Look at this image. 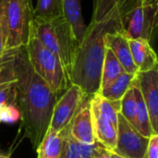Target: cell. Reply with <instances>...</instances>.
<instances>
[{"label": "cell", "mask_w": 158, "mask_h": 158, "mask_svg": "<svg viewBox=\"0 0 158 158\" xmlns=\"http://www.w3.org/2000/svg\"><path fill=\"white\" fill-rule=\"evenodd\" d=\"M158 3V0H136L137 6H145V5H151Z\"/></svg>", "instance_id": "27"}, {"label": "cell", "mask_w": 158, "mask_h": 158, "mask_svg": "<svg viewBox=\"0 0 158 158\" xmlns=\"http://www.w3.org/2000/svg\"><path fill=\"white\" fill-rule=\"evenodd\" d=\"M31 34L38 38L44 47L57 56L69 79L79 43L64 16L48 20L33 18Z\"/></svg>", "instance_id": "3"}, {"label": "cell", "mask_w": 158, "mask_h": 158, "mask_svg": "<svg viewBox=\"0 0 158 158\" xmlns=\"http://www.w3.org/2000/svg\"><path fill=\"white\" fill-rule=\"evenodd\" d=\"M13 75L24 134L36 151L49 129L58 97L33 70L25 46L14 49Z\"/></svg>", "instance_id": "2"}, {"label": "cell", "mask_w": 158, "mask_h": 158, "mask_svg": "<svg viewBox=\"0 0 158 158\" xmlns=\"http://www.w3.org/2000/svg\"><path fill=\"white\" fill-rule=\"evenodd\" d=\"M112 157L113 158H123L122 156H118V155L115 154L114 152H112Z\"/></svg>", "instance_id": "29"}, {"label": "cell", "mask_w": 158, "mask_h": 158, "mask_svg": "<svg viewBox=\"0 0 158 158\" xmlns=\"http://www.w3.org/2000/svg\"><path fill=\"white\" fill-rule=\"evenodd\" d=\"M63 138L64 130L57 132L49 128L36 149L37 158H59L62 151Z\"/></svg>", "instance_id": "16"}, {"label": "cell", "mask_w": 158, "mask_h": 158, "mask_svg": "<svg viewBox=\"0 0 158 158\" xmlns=\"http://www.w3.org/2000/svg\"><path fill=\"white\" fill-rule=\"evenodd\" d=\"M84 95L80 87L70 84L56 102L49 128L57 132L65 130L75 116Z\"/></svg>", "instance_id": "8"}, {"label": "cell", "mask_w": 158, "mask_h": 158, "mask_svg": "<svg viewBox=\"0 0 158 158\" xmlns=\"http://www.w3.org/2000/svg\"><path fill=\"white\" fill-rule=\"evenodd\" d=\"M5 52H6V39L2 31V29L0 27V56H2Z\"/></svg>", "instance_id": "26"}, {"label": "cell", "mask_w": 158, "mask_h": 158, "mask_svg": "<svg viewBox=\"0 0 158 158\" xmlns=\"http://www.w3.org/2000/svg\"><path fill=\"white\" fill-rule=\"evenodd\" d=\"M148 142L149 138L143 136L118 113L117 141L112 152L123 158H146Z\"/></svg>", "instance_id": "7"}, {"label": "cell", "mask_w": 158, "mask_h": 158, "mask_svg": "<svg viewBox=\"0 0 158 158\" xmlns=\"http://www.w3.org/2000/svg\"><path fill=\"white\" fill-rule=\"evenodd\" d=\"M129 44L138 72L157 69V56L150 42L145 40H129Z\"/></svg>", "instance_id": "14"}, {"label": "cell", "mask_w": 158, "mask_h": 158, "mask_svg": "<svg viewBox=\"0 0 158 158\" xmlns=\"http://www.w3.org/2000/svg\"><path fill=\"white\" fill-rule=\"evenodd\" d=\"M22 1H24V2L27 3L28 5H30L31 6H32V0H22Z\"/></svg>", "instance_id": "30"}, {"label": "cell", "mask_w": 158, "mask_h": 158, "mask_svg": "<svg viewBox=\"0 0 158 158\" xmlns=\"http://www.w3.org/2000/svg\"><path fill=\"white\" fill-rule=\"evenodd\" d=\"M81 0H64L63 3V16L70 25L73 34L79 44L81 41L86 29L81 15Z\"/></svg>", "instance_id": "15"}, {"label": "cell", "mask_w": 158, "mask_h": 158, "mask_svg": "<svg viewBox=\"0 0 158 158\" xmlns=\"http://www.w3.org/2000/svg\"><path fill=\"white\" fill-rule=\"evenodd\" d=\"M91 113L95 141L106 149L113 151L117 141L118 118L105 115L92 103Z\"/></svg>", "instance_id": "11"}, {"label": "cell", "mask_w": 158, "mask_h": 158, "mask_svg": "<svg viewBox=\"0 0 158 158\" xmlns=\"http://www.w3.org/2000/svg\"><path fill=\"white\" fill-rule=\"evenodd\" d=\"M146 158H158V134H153L149 138Z\"/></svg>", "instance_id": "24"}, {"label": "cell", "mask_w": 158, "mask_h": 158, "mask_svg": "<svg viewBox=\"0 0 158 158\" xmlns=\"http://www.w3.org/2000/svg\"><path fill=\"white\" fill-rule=\"evenodd\" d=\"M158 3L135 6L128 14L124 35L129 40L151 42L157 26Z\"/></svg>", "instance_id": "6"}, {"label": "cell", "mask_w": 158, "mask_h": 158, "mask_svg": "<svg viewBox=\"0 0 158 158\" xmlns=\"http://www.w3.org/2000/svg\"><path fill=\"white\" fill-rule=\"evenodd\" d=\"M20 119L14 81L0 83V123L13 124Z\"/></svg>", "instance_id": "13"}, {"label": "cell", "mask_w": 158, "mask_h": 158, "mask_svg": "<svg viewBox=\"0 0 158 158\" xmlns=\"http://www.w3.org/2000/svg\"><path fill=\"white\" fill-rule=\"evenodd\" d=\"M106 47L113 52L125 72L131 74H136L138 72L132 59L129 39L123 33L108 34L106 38Z\"/></svg>", "instance_id": "12"}, {"label": "cell", "mask_w": 158, "mask_h": 158, "mask_svg": "<svg viewBox=\"0 0 158 158\" xmlns=\"http://www.w3.org/2000/svg\"><path fill=\"white\" fill-rule=\"evenodd\" d=\"M25 48L35 73L59 97L70 85L60 60L32 34H31Z\"/></svg>", "instance_id": "5"}, {"label": "cell", "mask_w": 158, "mask_h": 158, "mask_svg": "<svg viewBox=\"0 0 158 158\" xmlns=\"http://www.w3.org/2000/svg\"><path fill=\"white\" fill-rule=\"evenodd\" d=\"M124 72L125 70L123 67L118 62V60L117 59L113 52L110 49L106 48L104 61H103V66H102L100 90L108 86L110 83H112L116 79H118Z\"/></svg>", "instance_id": "19"}, {"label": "cell", "mask_w": 158, "mask_h": 158, "mask_svg": "<svg viewBox=\"0 0 158 158\" xmlns=\"http://www.w3.org/2000/svg\"><path fill=\"white\" fill-rule=\"evenodd\" d=\"M135 78L148 110L153 131L158 134V69L137 72Z\"/></svg>", "instance_id": "9"}, {"label": "cell", "mask_w": 158, "mask_h": 158, "mask_svg": "<svg viewBox=\"0 0 158 158\" xmlns=\"http://www.w3.org/2000/svg\"><path fill=\"white\" fill-rule=\"evenodd\" d=\"M0 158H9V156L7 155H6L5 153H3V152L0 151Z\"/></svg>", "instance_id": "28"}, {"label": "cell", "mask_w": 158, "mask_h": 158, "mask_svg": "<svg viewBox=\"0 0 158 158\" xmlns=\"http://www.w3.org/2000/svg\"><path fill=\"white\" fill-rule=\"evenodd\" d=\"M95 143L88 145L77 142L70 136L68 126L64 130L63 145L59 158H93Z\"/></svg>", "instance_id": "18"}, {"label": "cell", "mask_w": 158, "mask_h": 158, "mask_svg": "<svg viewBox=\"0 0 158 158\" xmlns=\"http://www.w3.org/2000/svg\"><path fill=\"white\" fill-rule=\"evenodd\" d=\"M136 74L124 72L112 83L99 91V94L109 101H120L126 92L131 88Z\"/></svg>", "instance_id": "20"}, {"label": "cell", "mask_w": 158, "mask_h": 158, "mask_svg": "<svg viewBox=\"0 0 158 158\" xmlns=\"http://www.w3.org/2000/svg\"><path fill=\"white\" fill-rule=\"evenodd\" d=\"M64 0H37L36 6L32 10L33 18L41 20H48L63 16Z\"/></svg>", "instance_id": "21"}, {"label": "cell", "mask_w": 158, "mask_h": 158, "mask_svg": "<svg viewBox=\"0 0 158 158\" xmlns=\"http://www.w3.org/2000/svg\"><path fill=\"white\" fill-rule=\"evenodd\" d=\"M13 58L14 49L6 50V52L0 56V83L14 81Z\"/></svg>", "instance_id": "23"}, {"label": "cell", "mask_w": 158, "mask_h": 158, "mask_svg": "<svg viewBox=\"0 0 158 158\" xmlns=\"http://www.w3.org/2000/svg\"><path fill=\"white\" fill-rule=\"evenodd\" d=\"M91 98L92 96L90 95H84L75 116L69 125L70 136L77 142L88 145L96 143L92 121Z\"/></svg>", "instance_id": "10"}, {"label": "cell", "mask_w": 158, "mask_h": 158, "mask_svg": "<svg viewBox=\"0 0 158 158\" xmlns=\"http://www.w3.org/2000/svg\"><path fill=\"white\" fill-rule=\"evenodd\" d=\"M136 111H137V102L135 99L134 91L131 84V88L126 92V94L120 100L119 113L131 125L134 127L135 119H136Z\"/></svg>", "instance_id": "22"}, {"label": "cell", "mask_w": 158, "mask_h": 158, "mask_svg": "<svg viewBox=\"0 0 158 158\" xmlns=\"http://www.w3.org/2000/svg\"><path fill=\"white\" fill-rule=\"evenodd\" d=\"M33 7L22 0H0V27L6 50L25 46L31 36Z\"/></svg>", "instance_id": "4"}, {"label": "cell", "mask_w": 158, "mask_h": 158, "mask_svg": "<svg viewBox=\"0 0 158 158\" xmlns=\"http://www.w3.org/2000/svg\"><path fill=\"white\" fill-rule=\"evenodd\" d=\"M93 158H113L112 157V151L106 149L100 143L96 142L95 147L94 150Z\"/></svg>", "instance_id": "25"}, {"label": "cell", "mask_w": 158, "mask_h": 158, "mask_svg": "<svg viewBox=\"0 0 158 158\" xmlns=\"http://www.w3.org/2000/svg\"><path fill=\"white\" fill-rule=\"evenodd\" d=\"M136 5V0H94L91 21L75 52L69 84L80 87L86 95L98 94L106 38L111 33L124 34L128 14Z\"/></svg>", "instance_id": "1"}, {"label": "cell", "mask_w": 158, "mask_h": 158, "mask_svg": "<svg viewBox=\"0 0 158 158\" xmlns=\"http://www.w3.org/2000/svg\"><path fill=\"white\" fill-rule=\"evenodd\" d=\"M132 88H133L135 99L137 102V111H136V119H135L134 128L143 136H144L146 138H150L153 134H156V133H155L153 131V128H152V125L150 122L148 110H147L144 101L143 99L136 78H134V81L132 82Z\"/></svg>", "instance_id": "17"}]
</instances>
